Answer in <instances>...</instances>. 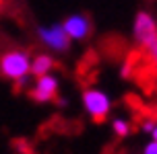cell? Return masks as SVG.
<instances>
[{
	"mask_svg": "<svg viewBox=\"0 0 157 154\" xmlns=\"http://www.w3.org/2000/svg\"><path fill=\"white\" fill-rule=\"evenodd\" d=\"M33 56L23 47H10L0 54V76L8 82H17L25 76H31Z\"/></svg>",
	"mask_w": 157,
	"mask_h": 154,
	"instance_id": "6da1fadb",
	"label": "cell"
},
{
	"mask_svg": "<svg viewBox=\"0 0 157 154\" xmlns=\"http://www.w3.org/2000/svg\"><path fill=\"white\" fill-rule=\"evenodd\" d=\"M81 105L85 109V113L95 123L105 121L112 115V109H114V99H112L103 88L97 86H89L81 92Z\"/></svg>",
	"mask_w": 157,
	"mask_h": 154,
	"instance_id": "7a4b0ae2",
	"label": "cell"
},
{
	"mask_svg": "<svg viewBox=\"0 0 157 154\" xmlns=\"http://www.w3.org/2000/svg\"><path fill=\"white\" fill-rule=\"evenodd\" d=\"M39 43L46 47L50 54H68L72 47V39L66 35L62 23H50V25H39L35 29Z\"/></svg>",
	"mask_w": 157,
	"mask_h": 154,
	"instance_id": "3957f363",
	"label": "cell"
},
{
	"mask_svg": "<svg viewBox=\"0 0 157 154\" xmlns=\"http://www.w3.org/2000/svg\"><path fill=\"white\" fill-rule=\"evenodd\" d=\"M130 35L136 47H145L151 39L157 37V19L151 10H136L130 27Z\"/></svg>",
	"mask_w": 157,
	"mask_h": 154,
	"instance_id": "277c9868",
	"label": "cell"
},
{
	"mask_svg": "<svg viewBox=\"0 0 157 154\" xmlns=\"http://www.w3.org/2000/svg\"><path fill=\"white\" fill-rule=\"evenodd\" d=\"M60 95V78L56 74H44L37 76L33 86L29 88V97L39 105H48V103H54L56 97Z\"/></svg>",
	"mask_w": 157,
	"mask_h": 154,
	"instance_id": "5b68a950",
	"label": "cell"
},
{
	"mask_svg": "<svg viewBox=\"0 0 157 154\" xmlns=\"http://www.w3.org/2000/svg\"><path fill=\"white\" fill-rule=\"evenodd\" d=\"M62 27L66 35L72 39V43H83L93 33V21L85 13H72L62 21Z\"/></svg>",
	"mask_w": 157,
	"mask_h": 154,
	"instance_id": "8992f818",
	"label": "cell"
},
{
	"mask_svg": "<svg viewBox=\"0 0 157 154\" xmlns=\"http://www.w3.org/2000/svg\"><path fill=\"white\" fill-rule=\"evenodd\" d=\"M56 68V60L54 56L50 54V52H44V54H37L31 58V74L33 78L37 76H44V74H50V72H54Z\"/></svg>",
	"mask_w": 157,
	"mask_h": 154,
	"instance_id": "52a82bcc",
	"label": "cell"
},
{
	"mask_svg": "<svg viewBox=\"0 0 157 154\" xmlns=\"http://www.w3.org/2000/svg\"><path fill=\"white\" fill-rule=\"evenodd\" d=\"M110 130H112V134H114L116 138L124 140V138H128V136L132 134V121H130L128 117H124V115H116L110 121Z\"/></svg>",
	"mask_w": 157,
	"mask_h": 154,
	"instance_id": "ba28073f",
	"label": "cell"
},
{
	"mask_svg": "<svg viewBox=\"0 0 157 154\" xmlns=\"http://www.w3.org/2000/svg\"><path fill=\"white\" fill-rule=\"evenodd\" d=\"M143 52L147 54V58H149V62H151V66H153V70L157 72V37H155V39H151L149 43L143 47Z\"/></svg>",
	"mask_w": 157,
	"mask_h": 154,
	"instance_id": "9c48e42d",
	"label": "cell"
},
{
	"mask_svg": "<svg viewBox=\"0 0 157 154\" xmlns=\"http://www.w3.org/2000/svg\"><path fill=\"white\" fill-rule=\"evenodd\" d=\"M155 121H157L155 115H153V117H143L141 123H139V131H141V134H145V136H149L151 130H153V125H155Z\"/></svg>",
	"mask_w": 157,
	"mask_h": 154,
	"instance_id": "30bf717a",
	"label": "cell"
},
{
	"mask_svg": "<svg viewBox=\"0 0 157 154\" xmlns=\"http://www.w3.org/2000/svg\"><path fill=\"white\" fill-rule=\"evenodd\" d=\"M141 154H157V142H153V140H149L145 146H143Z\"/></svg>",
	"mask_w": 157,
	"mask_h": 154,
	"instance_id": "8fae6325",
	"label": "cell"
},
{
	"mask_svg": "<svg viewBox=\"0 0 157 154\" xmlns=\"http://www.w3.org/2000/svg\"><path fill=\"white\" fill-rule=\"evenodd\" d=\"M54 103L58 105V107H66V103H68V101H66V97H62V95H58Z\"/></svg>",
	"mask_w": 157,
	"mask_h": 154,
	"instance_id": "7c38bea8",
	"label": "cell"
},
{
	"mask_svg": "<svg viewBox=\"0 0 157 154\" xmlns=\"http://www.w3.org/2000/svg\"><path fill=\"white\" fill-rule=\"evenodd\" d=\"M130 70H132V66L126 62V64H122V76H128L130 74Z\"/></svg>",
	"mask_w": 157,
	"mask_h": 154,
	"instance_id": "4fadbf2b",
	"label": "cell"
},
{
	"mask_svg": "<svg viewBox=\"0 0 157 154\" xmlns=\"http://www.w3.org/2000/svg\"><path fill=\"white\" fill-rule=\"evenodd\" d=\"M149 140L157 142V121H155V125H153V130H151V134H149Z\"/></svg>",
	"mask_w": 157,
	"mask_h": 154,
	"instance_id": "5bb4252c",
	"label": "cell"
},
{
	"mask_svg": "<svg viewBox=\"0 0 157 154\" xmlns=\"http://www.w3.org/2000/svg\"><path fill=\"white\" fill-rule=\"evenodd\" d=\"M153 115L157 117V103H155V107H153Z\"/></svg>",
	"mask_w": 157,
	"mask_h": 154,
	"instance_id": "9a60e30c",
	"label": "cell"
}]
</instances>
